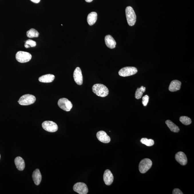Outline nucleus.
<instances>
[{
  "label": "nucleus",
  "mask_w": 194,
  "mask_h": 194,
  "mask_svg": "<svg viewBox=\"0 0 194 194\" xmlns=\"http://www.w3.org/2000/svg\"><path fill=\"white\" fill-rule=\"evenodd\" d=\"M92 90L94 94L100 97H105L109 94V90L103 84H95L92 86Z\"/></svg>",
  "instance_id": "f257e3e1"
},
{
  "label": "nucleus",
  "mask_w": 194,
  "mask_h": 194,
  "mask_svg": "<svg viewBox=\"0 0 194 194\" xmlns=\"http://www.w3.org/2000/svg\"><path fill=\"white\" fill-rule=\"evenodd\" d=\"M126 14L128 24L131 26H134L136 21V16L133 8L130 6L126 7Z\"/></svg>",
  "instance_id": "f03ea898"
},
{
  "label": "nucleus",
  "mask_w": 194,
  "mask_h": 194,
  "mask_svg": "<svg viewBox=\"0 0 194 194\" xmlns=\"http://www.w3.org/2000/svg\"><path fill=\"white\" fill-rule=\"evenodd\" d=\"M36 100L35 97L30 94H26L21 97L18 102L21 105H29L34 103Z\"/></svg>",
  "instance_id": "7ed1b4c3"
},
{
  "label": "nucleus",
  "mask_w": 194,
  "mask_h": 194,
  "mask_svg": "<svg viewBox=\"0 0 194 194\" xmlns=\"http://www.w3.org/2000/svg\"><path fill=\"white\" fill-rule=\"evenodd\" d=\"M152 164V161L150 159H143L139 164V171L141 173H145L151 168Z\"/></svg>",
  "instance_id": "20e7f679"
},
{
  "label": "nucleus",
  "mask_w": 194,
  "mask_h": 194,
  "mask_svg": "<svg viewBox=\"0 0 194 194\" xmlns=\"http://www.w3.org/2000/svg\"><path fill=\"white\" fill-rule=\"evenodd\" d=\"M15 58L19 63H25L30 61L32 58V56L27 52L19 51L16 53Z\"/></svg>",
  "instance_id": "39448f33"
},
{
  "label": "nucleus",
  "mask_w": 194,
  "mask_h": 194,
  "mask_svg": "<svg viewBox=\"0 0 194 194\" xmlns=\"http://www.w3.org/2000/svg\"><path fill=\"white\" fill-rule=\"evenodd\" d=\"M137 72L138 70L136 67H126L122 68L119 71L118 73L120 76L125 77L134 75Z\"/></svg>",
  "instance_id": "423d86ee"
},
{
  "label": "nucleus",
  "mask_w": 194,
  "mask_h": 194,
  "mask_svg": "<svg viewBox=\"0 0 194 194\" xmlns=\"http://www.w3.org/2000/svg\"><path fill=\"white\" fill-rule=\"evenodd\" d=\"M58 105L59 107L66 112H69L73 107L72 102L65 98H61L59 100Z\"/></svg>",
  "instance_id": "0eeeda50"
},
{
  "label": "nucleus",
  "mask_w": 194,
  "mask_h": 194,
  "mask_svg": "<svg viewBox=\"0 0 194 194\" xmlns=\"http://www.w3.org/2000/svg\"><path fill=\"white\" fill-rule=\"evenodd\" d=\"M42 127L45 130L50 132H55L58 129L57 124L51 121H46L42 124Z\"/></svg>",
  "instance_id": "6e6552de"
},
{
  "label": "nucleus",
  "mask_w": 194,
  "mask_h": 194,
  "mask_svg": "<svg viewBox=\"0 0 194 194\" xmlns=\"http://www.w3.org/2000/svg\"><path fill=\"white\" fill-rule=\"evenodd\" d=\"M73 189L75 192L80 194H86L88 190L87 185L82 182H78L74 185Z\"/></svg>",
  "instance_id": "1a4fd4ad"
},
{
  "label": "nucleus",
  "mask_w": 194,
  "mask_h": 194,
  "mask_svg": "<svg viewBox=\"0 0 194 194\" xmlns=\"http://www.w3.org/2000/svg\"><path fill=\"white\" fill-rule=\"evenodd\" d=\"M74 81L77 85H81L83 82V78L82 71L80 67H77L75 69L74 73Z\"/></svg>",
  "instance_id": "9d476101"
},
{
  "label": "nucleus",
  "mask_w": 194,
  "mask_h": 194,
  "mask_svg": "<svg viewBox=\"0 0 194 194\" xmlns=\"http://www.w3.org/2000/svg\"><path fill=\"white\" fill-rule=\"evenodd\" d=\"M175 159L176 161L181 165H186L187 163V159L185 154L183 152L177 153L175 155Z\"/></svg>",
  "instance_id": "9b49d317"
},
{
  "label": "nucleus",
  "mask_w": 194,
  "mask_h": 194,
  "mask_svg": "<svg viewBox=\"0 0 194 194\" xmlns=\"http://www.w3.org/2000/svg\"><path fill=\"white\" fill-rule=\"evenodd\" d=\"M96 137L99 141L103 143H109L110 141V137L105 131L102 130L97 132Z\"/></svg>",
  "instance_id": "f8f14e48"
},
{
  "label": "nucleus",
  "mask_w": 194,
  "mask_h": 194,
  "mask_svg": "<svg viewBox=\"0 0 194 194\" xmlns=\"http://www.w3.org/2000/svg\"><path fill=\"white\" fill-rule=\"evenodd\" d=\"M103 179L106 185H112L113 182L114 177L109 170H105L104 174Z\"/></svg>",
  "instance_id": "ddd939ff"
},
{
  "label": "nucleus",
  "mask_w": 194,
  "mask_h": 194,
  "mask_svg": "<svg viewBox=\"0 0 194 194\" xmlns=\"http://www.w3.org/2000/svg\"><path fill=\"white\" fill-rule=\"evenodd\" d=\"M181 82L177 80H174L171 81L170 84L169 90L171 92H176L180 90L181 88Z\"/></svg>",
  "instance_id": "4468645a"
},
{
  "label": "nucleus",
  "mask_w": 194,
  "mask_h": 194,
  "mask_svg": "<svg viewBox=\"0 0 194 194\" xmlns=\"http://www.w3.org/2000/svg\"><path fill=\"white\" fill-rule=\"evenodd\" d=\"M105 44L108 47L114 49L116 47V42L114 39L110 35H107L105 38Z\"/></svg>",
  "instance_id": "2eb2a0df"
},
{
  "label": "nucleus",
  "mask_w": 194,
  "mask_h": 194,
  "mask_svg": "<svg viewBox=\"0 0 194 194\" xmlns=\"http://www.w3.org/2000/svg\"><path fill=\"white\" fill-rule=\"evenodd\" d=\"M32 179L35 185H40L42 179V175L39 169H36L33 171L32 175Z\"/></svg>",
  "instance_id": "dca6fc26"
},
{
  "label": "nucleus",
  "mask_w": 194,
  "mask_h": 194,
  "mask_svg": "<svg viewBox=\"0 0 194 194\" xmlns=\"http://www.w3.org/2000/svg\"><path fill=\"white\" fill-rule=\"evenodd\" d=\"M15 163L17 168L19 171H23L25 168V163L24 160L21 157H17L15 158Z\"/></svg>",
  "instance_id": "f3484780"
},
{
  "label": "nucleus",
  "mask_w": 194,
  "mask_h": 194,
  "mask_svg": "<svg viewBox=\"0 0 194 194\" xmlns=\"http://www.w3.org/2000/svg\"><path fill=\"white\" fill-rule=\"evenodd\" d=\"M55 79V76L52 74H46L41 76L39 78V81L43 83L52 82Z\"/></svg>",
  "instance_id": "a211bd4d"
},
{
  "label": "nucleus",
  "mask_w": 194,
  "mask_h": 194,
  "mask_svg": "<svg viewBox=\"0 0 194 194\" xmlns=\"http://www.w3.org/2000/svg\"><path fill=\"white\" fill-rule=\"evenodd\" d=\"M98 18V15L96 12H91L88 14L87 17V21L88 25L92 26L96 22Z\"/></svg>",
  "instance_id": "6ab92c4d"
},
{
  "label": "nucleus",
  "mask_w": 194,
  "mask_h": 194,
  "mask_svg": "<svg viewBox=\"0 0 194 194\" xmlns=\"http://www.w3.org/2000/svg\"><path fill=\"white\" fill-rule=\"evenodd\" d=\"M165 123L171 131L175 133H178L180 129L178 126L171 120H167L166 121Z\"/></svg>",
  "instance_id": "aec40b11"
},
{
  "label": "nucleus",
  "mask_w": 194,
  "mask_h": 194,
  "mask_svg": "<svg viewBox=\"0 0 194 194\" xmlns=\"http://www.w3.org/2000/svg\"><path fill=\"white\" fill-rule=\"evenodd\" d=\"M26 34L28 37L31 38L38 37L39 33L36 29H31L27 32Z\"/></svg>",
  "instance_id": "412c9836"
},
{
  "label": "nucleus",
  "mask_w": 194,
  "mask_h": 194,
  "mask_svg": "<svg viewBox=\"0 0 194 194\" xmlns=\"http://www.w3.org/2000/svg\"><path fill=\"white\" fill-rule=\"evenodd\" d=\"M146 91V88L143 86H142L140 88H138L136 90L135 95V97L136 99H140L142 96L143 93Z\"/></svg>",
  "instance_id": "4be33fe9"
},
{
  "label": "nucleus",
  "mask_w": 194,
  "mask_h": 194,
  "mask_svg": "<svg viewBox=\"0 0 194 194\" xmlns=\"http://www.w3.org/2000/svg\"><path fill=\"white\" fill-rule=\"evenodd\" d=\"M140 142L143 144L146 145L147 147H151L154 144V140L152 139H148L145 138H143L140 140Z\"/></svg>",
  "instance_id": "5701e85b"
},
{
  "label": "nucleus",
  "mask_w": 194,
  "mask_h": 194,
  "mask_svg": "<svg viewBox=\"0 0 194 194\" xmlns=\"http://www.w3.org/2000/svg\"><path fill=\"white\" fill-rule=\"evenodd\" d=\"M179 120L183 124L188 126L192 123V120L186 116H182L180 118Z\"/></svg>",
  "instance_id": "b1692460"
},
{
  "label": "nucleus",
  "mask_w": 194,
  "mask_h": 194,
  "mask_svg": "<svg viewBox=\"0 0 194 194\" xmlns=\"http://www.w3.org/2000/svg\"><path fill=\"white\" fill-rule=\"evenodd\" d=\"M36 45V42L34 41L29 39L27 40L25 44V47L28 48L30 47H34Z\"/></svg>",
  "instance_id": "393cba45"
},
{
  "label": "nucleus",
  "mask_w": 194,
  "mask_h": 194,
  "mask_svg": "<svg viewBox=\"0 0 194 194\" xmlns=\"http://www.w3.org/2000/svg\"><path fill=\"white\" fill-rule=\"evenodd\" d=\"M149 97L147 95L144 96L142 98V103L143 106H147L148 104Z\"/></svg>",
  "instance_id": "a878e982"
},
{
  "label": "nucleus",
  "mask_w": 194,
  "mask_h": 194,
  "mask_svg": "<svg viewBox=\"0 0 194 194\" xmlns=\"http://www.w3.org/2000/svg\"><path fill=\"white\" fill-rule=\"evenodd\" d=\"M172 193L173 194H183V192L180 190L178 188H175L173 191Z\"/></svg>",
  "instance_id": "bb28decb"
},
{
  "label": "nucleus",
  "mask_w": 194,
  "mask_h": 194,
  "mask_svg": "<svg viewBox=\"0 0 194 194\" xmlns=\"http://www.w3.org/2000/svg\"><path fill=\"white\" fill-rule=\"evenodd\" d=\"M32 2L34 3H38L40 2V0H30Z\"/></svg>",
  "instance_id": "cd10ccee"
},
{
  "label": "nucleus",
  "mask_w": 194,
  "mask_h": 194,
  "mask_svg": "<svg viewBox=\"0 0 194 194\" xmlns=\"http://www.w3.org/2000/svg\"><path fill=\"white\" fill-rule=\"evenodd\" d=\"M86 1V2H92L93 0H85Z\"/></svg>",
  "instance_id": "c85d7f7f"
},
{
  "label": "nucleus",
  "mask_w": 194,
  "mask_h": 194,
  "mask_svg": "<svg viewBox=\"0 0 194 194\" xmlns=\"http://www.w3.org/2000/svg\"><path fill=\"white\" fill-rule=\"evenodd\" d=\"M0 159H1V155H0Z\"/></svg>",
  "instance_id": "c756f323"
}]
</instances>
